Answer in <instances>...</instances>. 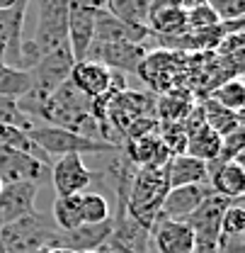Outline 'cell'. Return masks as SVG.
I'll return each instance as SVG.
<instances>
[{
  "instance_id": "7a4b0ae2",
  "label": "cell",
  "mask_w": 245,
  "mask_h": 253,
  "mask_svg": "<svg viewBox=\"0 0 245 253\" xmlns=\"http://www.w3.org/2000/svg\"><path fill=\"white\" fill-rule=\"evenodd\" d=\"M170 190L168 175L163 168H136L129 178L126 195H124V210L131 219L151 231L153 221L160 214V205Z\"/></svg>"
},
{
  "instance_id": "30bf717a",
  "label": "cell",
  "mask_w": 245,
  "mask_h": 253,
  "mask_svg": "<svg viewBox=\"0 0 245 253\" xmlns=\"http://www.w3.org/2000/svg\"><path fill=\"white\" fill-rule=\"evenodd\" d=\"M148 244L153 253H192L197 246L194 234L184 221H170L160 217L148 231Z\"/></svg>"
},
{
  "instance_id": "ba28073f",
  "label": "cell",
  "mask_w": 245,
  "mask_h": 253,
  "mask_svg": "<svg viewBox=\"0 0 245 253\" xmlns=\"http://www.w3.org/2000/svg\"><path fill=\"white\" fill-rule=\"evenodd\" d=\"M146 46L143 44H131V42H92L88 49V56L92 61L105 63L107 68L117 73H136L141 61L146 59Z\"/></svg>"
},
{
  "instance_id": "2e32d148",
  "label": "cell",
  "mask_w": 245,
  "mask_h": 253,
  "mask_svg": "<svg viewBox=\"0 0 245 253\" xmlns=\"http://www.w3.org/2000/svg\"><path fill=\"white\" fill-rule=\"evenodd\" d=\"M209 188L207 185H180V188H170L163 205H160V219L170 221H187V217L202 205V200L207 197Z\"/></svg>"
},
{
  "instance_id": "836d02e7",
  "label": "cell",
  "mask_w": 245,
  "mask_h": 253,
  "mask_svg": "<svg viewBox=\"0 0 245 253\" xmlns=\"http://www.w3.org/2000/svg\"><path fill=\"white\" fill-rule=\"evenodd\" d=\"M32 253H49V249H39V251H32Z\"/></svg>"
},
{
  "instance_id": "5b68a950",
  "label": "cell",
  "mask_w": 245,
  "mask_h": 253,
  "mask_svg": "<svg viewBox=\"0 0 245 253\" xmlns=\"http://www.w3.org/2000/svg\"><path fill=\"white\" fill-rule=\"evenodd\" d=\"M122 78V73L107 68L105 63L92 61V59L75 61L73 68H70V76H68L73 88L78 93H83L88 100H97V97L107 95L109 90H124L126 85H124Z\"/></svg>"
},
{
  "instance_id": "8992f818",
  "label": "cell",
  "mask_w": 245,
  "mask_h": 253,
  "mask_svg": "<svg viewBox=\"0 0 245 253\" xmlns=\"http://www.w3.org/2000/svg\"><path fill=\"white\" fill-rule=\"evenodd\" d=\"M231 205V200L216 195V192H207V197L202 200V205L187 217V226L194 234V241L202 246H216L218 236H221V217L226 212V207Z\"/></svg>"
},
{
  "instance_id": "4fadbf2b",
  "label": "cell",
  "mask_w": 245,
  "mask_h": 253,
  "mask_svg": "<svg viewBox=\"0 0 245 253\" xmlns=\"http://www.w3.org/2000/svg\"><path fill=\"white\" fill-rule=\"evenodd\" d=\"M146 27L151 34L170 39L187 32V12L175 0H148V20Z\"/></svg>"
},
{
  "instance_id": "ffe728a7",
  "label": "cell",
  "mask_w": 245,
  "mask_h": 253,
  "mask_svg": "<svg viewBox=\"0 0 245 253\" xmlns=\"http://www.w3.org/2000/svg\"><path fill=\"white\" fill-rule=\"evenodd\" d=\"M202 112H204V125L211 126L221 139L228 136V134H233V131H238V129H243L241 115L221 107L211 97H207V102H202Z\"/></svg>"
},
{
  "instance_id": "f1b7e54d",
  "label": "cell",
  "mask_w": 245,
  "mask_h": 253,
  "mask_svg": "<svg viewBox=\"0 0 245 253\" xmlns=\"http://www.w3.org/2000/svg\"><path fill=\"white\" fill-rule=\"evenodd\" d=\"M216 249H218V253H245V236H231V239H218Z\"/></svg>"
},
{
  "instance_id": "7402d4cb",
  "label": "cell",
  "mask_w": 245,
  "mask_h": 253,
  "mask_svg": "<svg viewBox=\"0 0 245 253\" xmlns=\"http://www.w3.org/2000/svg\"><path fill=\"white\" fill-rule=\"evenodd\" d=\"M51 221L61 229L70 231L75 226H80V195H70V197H56L51 205Z\"/></svg>"
},
{
  "instance_id": "e575fe53",
  "label": "cell",
  "mask_w": 245,
  "mask_h": 253,
  "mask_svg": "<svg viewBox=\"0 0 245 253\" xmlns=\"http://www.w3.org/2000/svg\"><path fill=\"white\" fill-rule=\"evenodd\" d=\"M0 188H2V183H0Z\"/></svg>"
},
{
  "instance_id": "cb8c5ba5",
  "label": "cell",
  "mask_w": 245,
  "mask_h": 253,
  "mask_svg": "<svg viewBox=\"0 0 245 253\" xmlns=\"http://www.w3.org/2000/svg\"><path fill=\"white\" fill-rule=\"evenodd\" d=\"M30 88H32L30 71L0 66V95H2V97L20 100V97H25V95L30 93Z\"/></svg>"
},
{
  "instance_id": "83f0119b",
  "label": "cell",
  "mask_w": 245,
  "mask_h": 253,
  "mask_svg": "<svg viewBox=\"0 0 245 253\" xmlns=\"http://www.w3.org/2000/svg\"><path fill=\"white\" fill-rule=\"evenodd\" d=\"M218 22L221 20L216 17V12L207 2L187 10V30H209V27H216Z\"/></svg>"
},
{
  "instance_id": "9c48e42d",
  "label": "cell",
  "mask_w": 245,
  "mask_h": 253,
  "mask_svg": "<svg viewBox=\"0 0 245 253\" xmlns=\"http://www.w3.org/2000/svg\"><path fill=\"white\" fill-rule=\"evenodd\" d=\"M49 166L27 156L22 151L0 146V183L10 185V183H44L49 180Z\"/></svg>"
},
{
  "instance_id": "52a82bcc",
  "label": "cell",
  "mask_w": 245,
  "mask_h": 253,
  "mask_svg": "<svg viewBox=\"0 0 245 253\" xmlns=\"http://www.w3.org/2000/svg\"><path fill=\"white\" fill-rule=\"evenodd\" d=\"M92 178L95 173L85 166L80 154H68V156L56 158L49 170V180L56 190V197H70V195H80L90 190Z\"/></svg>"
},
{
  "instance_id": "d6986e66",
  "label": "cell",
  "mask_w": 245,
  "mask_h": 253,
  "mask_svg": "<svg viewBox=\"0 0 245 253\" xmlns=\"http://www.w3.org/2000/svg\"><path fill=\"white\" fill-rule=\"evenodd\" d=\"M184 154L199 158V161H204V163H214V161H218V156H221V136L207 125L194 126V129L187 131Z\"/></svg>"
},
{
  "instance_id": "6da1fadb",
  "label": "cell",
  "mask_w": 245,
  "mask_h": 253,
  "mask_svg": "<svg viewBox=\"0 0 245 253\" xmlns=\"http://www.w3.org/2000/svg\"><path fill=\"white\" fill-rule=\"evenodd\" d=\"M36 125L61 126L68 131H75L88 139H102L100 126L92 112V100L73 88L70 81H66L61 88H56L32 115Z\"/></svg>"
},
{
  "instance_id": "f546056e",
  "label": "cell",
  "mask_w": 245,
  "mask_h": 253,
  "mask_svg": "<svg viewBox=\"0 0 245 253\" xmlns=\"http://www.w3.org/2000/svg\"><path fill=\"white\" fill-rule=\"evenodd\" d=\"M175 2L182 7L184 12H187V10H192V7H197V5H204V0H175Z\"/></svg>"
},
{
  "instance_id": "5bb4252c",
  "label": "cell",
  "mask_w": 245,
  "mask_h": 253,
  "mask_svg": "<svg viewBox=\"0 0 245 253\" xmlns=\"http://www.w3.org/2000/svg\"><path fill=\"white\" fill-rule=\"evenodd\" d=\"M209 190L231 200V202H241L245 192L243 161H214V163H209Z\"/></svg>"
},
{
  "instance_id": "4316f807",
  "label": "cell",
  "mask_w": 245,
  "mask_h": 253,
  "mask_svg": "<svg viewBox=\"0 0 245 253\" xmlns=\"http://www.w3.org/2000/svg\"><path fill=\"white\" fill-rule=\"evenodd\" d=\"M221 22L231 20H243L245 17V0H204Z\"/></svg>"
},
{
  "instance_id": "277c9868",
  "label": "cell",
  "mask_w": 245,
  "mask_h": 253,
  "mask_svg": "<svg viewBox=\"0 0 245 253\" xmlns=\"http://www.w3.org/2000/svg\"><path fill=\"white\" fill-rule=\"evenodd\" d=\"M27 134L49 158H61L68 154H80V156L83 154H122V146H114V144L102 141V139H88V136H80L75 131L61 129V126L34 125Z\"/></svg>"
},
{
  "instance_id": "7c38bea8",
  "label": "cell",
  "mask_w": 245,
  "mask_h": 253,
  "mask_svg": "<svg viewBox=\"0 0 245 253\" xmlns=\"http://www.w3.org/2000/svg\"><path fill=\"white\" fill-rule=\"evenodd\" d=\"M36 195H39V185L34 183H10L0 188V229L10 221H17L27 217L36 205Z\"/></svg>"
},
{
  "instance_id": "3957f363",
  "label": "cell",
  "mask_w": 245,
  "mask_h": 253,
  "mask_svg": "<svg viewBox=\"0 0 245 253\" xmlns=\"http://www.w3.org/2000/svg\"><path fill=\"white\" fill-rule=\"evenodd\" d=\"M61 229L51 217L32 212L0 229V253H32L39 249H59Z\"/></svg>"
},
{
  "instance_id": "484cf974",
  "label": "cell",
  "mask_w": 245,
  "mask_h": 253,
  "mask_svg": "<svg viewBox=\"0 0 245 253\" xmlns=\"http://www.w3.org/2000/svg\"><path fill=\"white\" fill-rule=\"evenodd\" d=\"M231 236H245V207L241 202H231L221 217L218 239H231Z\"/></svg>"
},
{
  "instance_id": "d6a6232c",
  "label": "cell",
  "mask_w": 245,
  "mask_h": 253,
  "mask_svg": "<svg viewBox=\"0 0 245 253\" xmlns=\"http://www.w3.org/2000/svg\"><path fill=\"white\" fill-rule=\"evenodd\" d=\"M49 253H75V251H70V249H63V246H59V249H49Z\"/></svg>"
},
{
  "instance_id": "e0dca14e",
  "label": "cell",
  "mask_w": 245,
  "mask_h": 253,
  "mask_svg": "<svg viewBox=\"0 0 245 253\" xmlns=\"http://www.w3.org/2000/svg\"><path fill=\"white\" fill-rule=\"evenodd\" d=\"M163 170L168 175L170 188H180V185H207V180H209V163L189 156V154L170 156V161L163 166Z\"/></svg>"
},
{
  "instance_id": "603a6c76",
  "label": "cell",
  "mask_w": 245,
  "mask_h": 253,
  "mask_svg": "<svg viewBox=\"0 0 245 253\" xmlns=\"http://www.w3.org/2000/svg\"><path fill=\"white\" fill-rule=\"evenodd\" d=\"M80 219L83 224H102L112 219V210L105 195L85 190L80 192Z\"/></svg>"
},
{
  "instance_id": "4dcf8cb0",
  "label": "cell",
  "mask_w": 245,
  "mask_h": 253,
  "mask_svg": "<svg viewBox=\"0 0 245 253\" xmlns=\"http://www.w3.org/2000/svg\"><path fill=\"white\" fill-rule=\"evenodd\" d=\"M192 253H218V249L216 246H202V244H197Z\"/></svg>"
},
{
  "instance_id": "8fae6325",
  "label": "cell",
  "mask_w": 245,
  "mask_h": 253,
  "mask_svg": "<svg viewBox=\"0 0 245 253\" xmlns=\"http://www.w3.org/2000/svg\"><path fill=\"white\" fill-rule=\"evenodd\" d=\"M95 22H97L95 7L70 0V7H68V46H70V54H73L75 61L88 56V49L95 39Z\"/></svg>"
},
{
  "instance_id": "44dd1931",
  "label": "cell",
  "mask_w": 245,
  "mask_h": 253,
  "mask_svg": "<svg viewBox=\"0 0 245 253\" xmlns=\"http://www.w3.org/2000/svg\"><path fill=\"white\" fill-rule=\"evenodd\" d=\"M214 102H218L221 107L231 110V112H238L243 115L245 107V85L241 81V76H233V78H226L223 83H218L211 95H209Z\"/></svg>"
},
{
  "instance_id": "d4e9b609",
  "label": "cell",
  "mask_w": 245,
  "mask_h": 253,
  "mask_svg": "<svg viewBox=\"0 0 245 253\" xmlns=\"http://www.w3.org/2000/svg\"><path fill=\"white\" fill-rule=\"evenodd\" d=\"M0 125L2 126H17V129L30 131L36 122L20 110L17 100H12V97H2V95H0Z\"/></svg>"
},
{
  "instance_id": "1f68e13d",
  "label": "cell",
  "mask_w": 245,
  "mask_h": 253,
  "mask_svg": "<svg viewBox=\"0 0 245 253\" xmlns=\"http://www.w3.org/2000/svg\"><path fill=\"white\" fill-rule=\"evenodd\" d=\"M20 0H0V10H10V7H15Z\"/></svg>"
},
{
  "instance_id": "9a60e30c",
  "label": "cell",
  "mask_w": 245,
  "mask_h": 253,
  "mask_svg": "<svg viewBox=\"0 0 245 253\" xmlns=\"http://www.w3.org/2000/svg\"><path fill=\"white\" fill-rule=\"evenodd\" d=\"M124 156L134 168H163L173 154L165 149L158 131H151V134H143V136L126 139V154Z\"/></svg>"
},
{
  "instance_id": "ac0fdd59",
  "label": "cell",
  "mask_w": 245,
  "mask_h": 253,
  "mask_svg": "<svg viewBox=\"0 0 245 253\" xmlns=\"http://www.w3.org/2000/svg\"><path fill=\"white\" fill-rule=\"evenodd\" d=\"M112 234V219L102 224H80L70 231H61V246L75 253L100 251Z\"/></svg>"
}]
</instances>
